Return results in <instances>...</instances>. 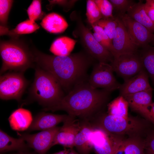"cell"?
Here are the masks:
<instances>
[{
  "mask_svg": "<svg viewBox=\"0 0 154 154\" xmlns=\"http://www.w3.org/2000/svg\"><path fill=\"white\" fill-rule=\"evenodd\" d=\"M117 25L112 40L114 57L137 52L139 47L133 41L121 19L115 16Z\"/></svg>",
  "mask_w": 154,
  "mask_h": 154,
  "instance_id": "obj_11",
  "label": "cell"
},
{
  "mask_svg": "<svg viewBox=\"0 0 154 154\" xmlns=\"http://www.w3.org/2000/svg\"><path fill=\"white\" fill-rule=\"evenodd\" d=\"M94 32L99 34L107 44V49L112 53L113 48L112 41L103 29L100 26L96 24L91 25Z\"/></svg>",
  "mask_w": 154,
  "mask_h": 154,
  "instance_id": "obj_35",
  "label": "cell"
},
{
  "mask_svg": "<svg viewBox=\"0 0 154 154\" xmlns=\"http://www.w3.org/2000/svg\"><path fill=\"white\" fill-rule=\"evenodd\" d=\"M31 97L49 110L64 96L60 84L50 73L37 66L30 90Z\"/></svg>",
  "mask_w": 154,
  "mask_h": 154,
  "instance_id": "obj_3",
  "label": "cell"
},
{
  "mask_svg": "<svg viewBox=\"0 0 154 154\" xmlns=\"http://www.w3.org/2000/svg\"><path fill=\"white\" fill-rule=\"evenodd\" d=\"M68 116V114L41 113L33 120L29 130L43 131L53 128L60 123L63 122Z\"/></svg>",
  "mask_w": 154,
  "mask_h": 154,
  "instance_id": "obj_18",
  "label": "cell"
},
{
  "mask_svg": "<svg viewBox=\"0 0 154 154\" xmlns=\"http://www.w3.org/2000/svg\"><path fill=\"white\" fill-rule=\"evenodd\" d=\"M86 9L87 20L91 25L103 18L101 12L94 0L87 1Z\"/></svg>",
  "mask_w": 154,
  "mask_h": 154,
  "instance_id": "obj_28",
  "label": "cell"
},
{
  "mask_svg": "<svg viewBox=\"0 0 154 154\" xmlns=\"http://www.w3.org/2000/svg\"><path fill=\"white\" fill-rule=\"evenodd\" d=\"M8 120L12 129L18 131H23L28 129L33 121L30 111L23 108L13 111Z\"/></svg>",
  "mask_w": 154,
  "mask_h": 154,
  "instance_id": "obj_19",
  "label": "cell"
},
{
  "mask_svg": "<svg viewBox=\"0 0 154 154\" xmlns=\"http://www.w3.org/2000/svg\"><path fill=\"white\" fill-rule=\"evenodd\" d=\"M149 90L124 97L129 106L133 111L143 116L148 121L154 124L149 108L153 103L152 91Z\"/></svg>",
  "mask_w": 154,
  "mask_h": 154,
  "instance_id": "obj_15",
  "label": "cell"
},
{
  "mask_svg": "<svg viewBox=\"0 0 154 154\" xmlns=\"http://www.w3.org/2000/svg\"><path fill=\"white\" fill-rule=\"evenodd\" d=\"M40 25L46 31L54 34L63 33L68 26L65 19L61 15L55 13L46 15L42 19Z\"/></svg>",
  "mask_w": 154,
  "mask_h": 154,
  "instance_id": "obj_20",
  "label": "cell"
},
{
  "mask_svg": "<svg viewBox=\"0 0 154 154\" xmlns=\"http://www.w3.org/2000/svg\"><path fill=\"white\" fill-rule=\"evenodd\" d=\"M76 42V40L68 37H61L53 41L49 50L55 55L68 56L74 49Z\"/></svg>",
  "mask_w": 154,
  "mask_h": 154,
  "instance_id": "obj_23",
  "label": "cell"
},
{
  "mask_svg": "<svg viewBox=\"0 0 154 154\" xmlns=\"http://www.w3.org/2000/svg\"><path fill=\"white\" fill-rule=\"evenodd\" d=\"M145 151L150 154H154V131L149 132L144 139Z\"/></svg>",
  "mask_w": 154,
  "mask_h": 154,
  "instance_id": "obj_36",
  "label": "cell"
},
{
  "mask_svg": "<svg viewBox=\"0 0 154 154\" xmlns=\"http://www.w3.org/2000/svg\"><path fill=\"white\" fill-rule=\"evenodd\" d=\"M59 128L56 126L34 134H24L21 135L20 137L38 154H45L52 146L55 137Z\"/></svg>",
  "mask_w": 154,
  "mask_h": 154,
  "instance_id": "obj_13",
  "label": "cell"
},
{
  "mask_svg": "<svg viewBox=\"0 0 154 154\" xmlns=\"http://www.w3.org/2000/svg\"><path fill=\"white\" fill-rule=\"evenodd\" d=\"M27 11L29 19L32 21L35 22L42 19L44 15V13L42 11L41 1L33 0Z\"/></svg>",
  "mask_w": 154,
  "mask_h": 154,
  "instance_id": "obj_31",
  "label": "cell"
},
{
  "mask_svg": "<svg viewBox=\"0 0 154 154\" xmlns=\"http://www.w3.org/2000/svg\"><path fill=\"white\" fill-rule=\"evenodd\" d=\"M76 118L68 115L57 132L52 146L59 144L69 148L72 149L74 147L75 139L81 128V120Z\"/></svg>",
  "mask_w": 154,
  "mask_h": 154,
  "instance_id": "obj_12",
  "label": "cell"
},
{
  "mask_svg": "<svg viewBox=\"0 0 154 154\" xmlns=\"http://www.w3.org/2000/svg\"><path fill=\"white\" fill-rule=\"evenodd\" d=\"M98 6L103 18L107 19L114 17L113 15V6L109 0H94Z\"/></svg>",
  "mask_w": 154,
  "mask_h": 154,
  "instance_id": "obj_33",
  "label": "cell"
},
{
  "mask_svg": "<svg viewBox=\"0 0 154 154\" xmlns=\"http://www.w3.org/2000/svg\"><path fill=\"white\" fill-rule=\"evenodd\" d=\"M49 4L47 5V8L49 10L51 9L53 6L57 5L62 7L64 11L68 12L74 6L75 4L78 1L75 0H48Z\"/></svg>",
  "mask_w": 154,
  "mask_h": 154,
  "instance_id": "obj_34",
  "label": "cell"
},
{
  "mask_svg": "<svg viewBox=\"0 0 154 154\" xmlns=\"http://www.w3.org/2000/svg\"><path fill=\"white\" fill-rule=\"evenodd\" d=\"M13 0H0V26L8 28L7 24L8 16L12 7Z\"/></svg>",
  "mask_w": 154,
  "mask_h": 154,
  "instance_id": "obj_32",
  "label": "cell"
},
{
  "mask_svg": "<svg viewBox=\"0 0 154 154\" xmlns=\"http://www.w3.org/2000/svg\"><path fill=\"white\" fill-rule=\"evenodd\" d=\"M110 64L114 71L125 80L134 76L144 69L137 52L114 57Z\"/></svg>",
  "mask_w": 154,
  "mask_h": 154,
  "instance_id": "obj_10",
  "label": "cell"
},
{
  "mask_svg": "<svg viewBox=\"0 0 154 154\" xmlns=\"http://www.w3.org/2000/svg\"><path fill=\"white\" fill-rule=\"evenodd\" d=\"M88 79L76 85L49 110H63L70 116L90 120L105 104L111 92L93 88Z\"/></svg>",
  "mask_w": 154,
  "mask_h": 154,
  "instance_id": "obj_2",
  "label": "cell"
},
{
  "mask_svg": "<svg viewBox=\"0 0 154 154\" xmlns=\"http://www.w3.org/2000/svg\"><path fill=\"white\" fill-rule=\"evenodd\" d=\"M90 121L94 127L101 128L114 134L129 137L139 136L145 130L146 123L139 119L128 117L123 118L104 114Z\"/></svg>",
  "mask_w": 154,
  "mask_h": 154,
  "instance_id": "obj_5",
  "label": "cell"
},
{
  "mask_svg": "<svg viewBox=\"0 0 154 154\" xmlns=\"http://www.w3.org/2000/svg\"><path fill=\"white\" fill-rule=\"evenodd\" d=\"M94 24L101 27L112 41L117 25L115 17L107 19H102Z\"/></svg>",
  "mask_w": 154,
  "mask_h": 154,
  "instance_id": "obj_29",
  "label": "cell"
},
{
  "mask_svg": "<svg viewBox=\"0 0 154 154\" xmlns=\"http://www.w3.org/2000/svg\"><path fill=\"white\" fill-rule=\"evenodd\" d=\"M151 115L154 124V102L153 103L151 106V108L150 110Z\"/></svg>",
  "mask_w": 154,
  "mask_h": 154,
  "instance_id": "obj_39",
  "label": "cell"
},
{
  "mask_svg": "<svg viewBox=\"0 0 154 154\" xmlns=\"http://www.w3.org/2000/svg\"><path fill=\"white\" fill-rule=\"evenodd\" d=\"M123 137L94 127L90 135L92 149L96 154H114L124 139Z\"/></svg>",
  "mask_w": 154,
  "mask_h": 154,
  "instance_id": "obj_9",
  "label": "cell"
},
{
  "mask_svg": "<svg viewBox=\"0 0 154 154\" xmlns=\"http://www.w3.org/2000/svg\"><path fill=\"white\" fill-rule=\"evenodd\" d=\"M120 96L124 97L141 92L153 90L149 80V75L144 69L134 76L125 80L119 88Z\"/></svg>",
  "mask_w": 154,
  "mask_h": 154,
  "instance_id": "obj_16",
  "label": "cell"
},
{
  "mask_svg": "<svg viewBox=\"0 0 154 154\" xmlns=\"http://www.w3.org/2000/svg\"><path fill=\"white\" fill-rule=\"evenodd\" d=\"M39 28V26L35 22L28 19L19 23L15 29L11 30H9L8 28L3 30L1 35H7L17 38L19 35L32 33Z\"/></svg>",
  "mask_w": 154,
  "mask_h": 154,
  "instance_id": "obj_25",
  "label": "cell"
},
{
  "mask_svg": "<svg viewBox=\"0 0 154 154\" xmlns=\"http://www.w3.org/2000/svg\"><path fill=\"white\" fill-rule=\"evenodd\" d=\"M25 141V140L21 137L19 139L14 138L9 135L1 130H0L1 152L24 150L27 148Z\"/></svg>",
  "mask_w": 154,
  "mask_h": 154,
  "instance_id": "obj_24",
  "label": "cell"
},
{
  "mask_svg": "<svg viewBox=\"0 0 154 154\" xmlns=\"http://www.w3.org/2000/svg\"></svg>",
  "mask_w": 154,
  "mask_h": 154,
  "instance_id": "obj_42",
  "label": "cell"
},
{
  "mask_svg": "<svg viewBox=\"0 0 154 154\" xmlns=\"http://www.w3.org/2000/svg\"><path fill=\"white\" fill-rule=\"evenodd\" d=\"M114 71L110 64L98 62L94 65L88 78V82L92 87L96 89L101 88L111 92L119 89L121 84L115 78Z\"/></svg>",
  "mask_w": 154,
  "mask_h": 154,
  "instance_id": "obj_8",
  "label": "cell"
},
{
  "mask_svg": "<svg viewBox=\"0 0 154 154\" xmlns=\"http://www.w3.org/2000/svg\"><path fill=\"white\" fill-rule=\"evenodd\" d=\"M108 114L118 117L127 118L128 115L129 104L122 96L116 98L108 105Z\"/></svg>",
  "mask_w": 154,
  "mask_h": 154,
  "instance_id": "obj_26",
  "label": "cell"
},
{
  "mask_svg": "<svg viewBox=\"0 0 154 154\" xmlns=\"http://www.w3.org/2000/svg\"><path fill=\"white\" fill-rule=\"evenodd\" d=\"M144 154H149V153H147V152H146V153H145V152Z\"/></svg>",
  "mask_w": 154,
  "mask_h": 154,
  "instance_id": "obj_41",
  "label": "cell"
},
{
  "mask_svg": "<svg viewBox=\"0 0 154 154\" xmlns=\"http://www.w3.org/2000/svg\"><path fill=\"white\" fill-rule=\"evenodd\" d=\"M144 4L145 11L154 23V0H146Z\"/></svg>",
  "mask_w": 154,
  "mask_h": 154,
  "instance_id": "obj_37",
  "label": "cell"
},
{
  "mask_svg": "<svg viewBox=\"0 0 154 154\" xmlns=\"http://www.w3.org/2000/svg\"><path fill=\"white\" fill-rule=\"evenodd\" d=\"M70 17L76 23L75 28L72 33L73 36L79 39L84 50L98 62H111L114 58L112 54L95 39L93 33L84 24L79 13L74 11Z\"/></svg>",
  "mask_w": 154,
  "mask_h": 154,
  "instance_id": "obj_6",
  "label": "cell"
},
{
  "mask_svg": "<svg viewBox=\"0 0 154 154\" xmlns=\"http://www.w3.org/2000/svg\"><path fill=\"white\" fill-rule=\"evenodd\" d=\"M142 48L139 55L143 67L154 84V46L149 44Z\"/></svg>",
  "mask_w": 154,
  "mask_h": 154,
  "instance_id": "obj_27",
  "label": "cell"
},
{
  "mask_svg": "<svg viewBox=\"0 0 154 154\" xmlns=\"http://www.w3.org/2000/svg\"><path fill=\"white\" fill-rule=\"evenodd\" d=\"M113 10L116 13L114 16L121 18L126 13L129 8L135 3L133 0H109Z\"/></svg>",
  "mask_w": 154,
  "mask_h": 154,
  "instance_id": "obj_30",
  "label": "cell"
},
{
  "mask_svg": "<svg viewBox=\"0 0 154 154\" xmlns=\"http://www.w3.org/2000/svg\"><path fill=\"white\" fill-rule=\"evenodd\" d=\"M144 139L139 136L124 139L114 154H144Z\"/></svg>",
  "mask_w": 154,
  "mask_h": 154,
  "instance_id": "obj_21",
  "label": "cell"
},
{
  "mask_svg": "<svg viewBox=\"0 0 154 154\" xmlns=\"http://www.w3.org/2000/svg\"><path fill=\"white\" fill-rule=\"evenodd\" d=\"M28 84L23 72H9L1 75L0 78V98L20 101Z\"/></svg>",
  "mask_w": 154,
  "mask_h": 154,
  "instance_id": "obj_7",
  "label": "cell"
},
{
  "mask_svg": "<svg viewBox=\"0 0 154 154\" xmlns=\"http://www.w3.org/2000/svg\"><path fill=\"white\" fill-rule=\"evenodd\" d=\"M126 14L154 34V23L147 15L145 11V4L142 1L139 0L131 6Z\"/></svg>",
  "mask_w": 154,
  "mask_h": 154,
  "instance_id": "obj_22",
  "label": "cell"
},
{
  "mask_svg": "<svg viewBox=\"0 0 154 154\" xmlns=\"http://www.w3.org/2000/svg\"><path fill=\"white\" fill-rule=\"evenodd\" d=\"M32 51L34 62L51 74L68 93L88 78L87 71L95 60L84 50L66 56L48 55L35 48Z\"/></svg>",
  "mask_w": 154,
  "mask_h": 154,
  "instance_id": "obj_1",
  "label": "cell"
},
{
  "mask_svg": "<svg viewBox=\"0 0 154 154\" xmlns=\"http://www.w3.org/2000/svg\"><path fill=\"white\" fill-rule=\"evenodd\" d=\"M51 154H80L72 149L69 148Z\"/></svg>",
  "mask_w": 154,
  "mask_h": 154,
  "instance_id": "obj_38",
  "label": "cell"
},
{
  "mask_svg": "<svg viewBox=\"0 0 154 154\" xmlns=\"http://www.w3.org/2000/svg\"><path fill=\"white\" fill-rule=\"evenodd\" d=\"M0 53L2 62L1 74L8 70L23 73L34 63L31 50L17 38L1 40Z\"/></svg>",
  "mask_w": 154,
  "mask_h": 154,
  "instance_id": "obj_4",
  "label": "cell"
},
{
  "mask_svg": "<svg viewBox=\"0 0 154 154\" xmlns=\"http://www.w3.org/2000/svg\"><path fill=\"white\" fill-rule=\"evenodd\" d=\"M150 44H151L152 45L154 46V35L153 37V39H152V40L150 44Z\"/></svg>",
  "mask_w": 154,
  "mask_h": 154,
  "instance_id": "obj_40",
  "label": "cell"
},
{
  "mask_svg": "<svg viewBox=\"0 0 154 154\" xmlns=\"http://www.w3.org/2000/svg\"><path fill=\"white\" fill-rule=\"evenodd\" d=\"M81 121V128L75 138L74 146L80 154H90L92 150L90 135L94 127L89 120Z\"/></svg>",
  "mask_w": 154,
  "mask_h": 154,
  "instance_id": "obj_17",
  "label": "cell"
},
{
  "mask_svg": "<svg viewBox=\"0 0 154 154\" xmlns=\"http://www.w3.org/2000/svg\"><path fill=\"white\" fill-rule=\"evenodd\" d=\"M120 18L131 38L139 48H143L150 44L154 34L126 14Z\"/></svg>",
  "mask_w": 154,
  "mask_h": 154,
  "instance_id": "obj_14",
  "label": "cell"
}]
</instances>
